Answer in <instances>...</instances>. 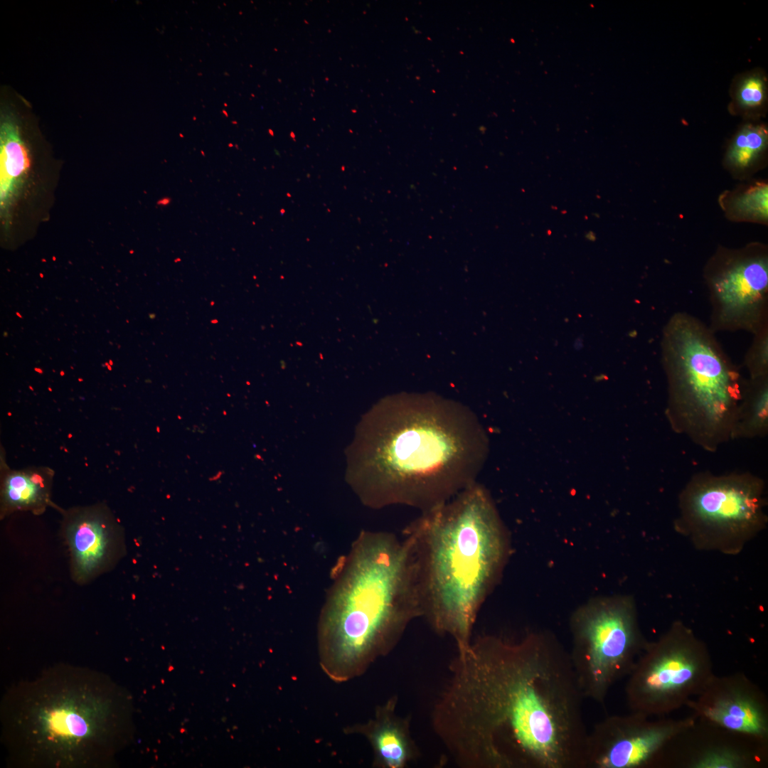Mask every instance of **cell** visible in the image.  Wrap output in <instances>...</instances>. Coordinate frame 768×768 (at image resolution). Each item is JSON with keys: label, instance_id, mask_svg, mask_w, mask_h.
Instances as JSON below:
<instances>
[{"label": "cell", "instance_id": "obj_14", "mask_svg": "<svg viewBox=\"0 0 768 768\" xmlns=\"http://www.w3.org/2000/svg\"><path fill=\"white\" fill-rule=\"evenodd\" d=\"M65 533L76 577L86 580L111 562L115 543L114 523L105 507L73 509L65 514Z\"/></svg>", "mask_w": 768, "mask_h": 768}, {"label": "cell", "instance_id": "obj_19", "mask_svg": "<svg viewBox=\"0 0 768 768\" xmlns=\"http://www.w3.org/2000/svg\"><path fill=\"white\" fill-rule=\"evenodd\" d=\"M768 432V375L744 381L733 439L764 437Z\"/></svg>", "mask_w": 768, "mask_h": 768}, {"label": "cell", "instance_id": "obj_10", "mask_svg": "<svg viewBox=\"0 0 768 768\" xmlns=\"http://www.w3.org/2000/svg\"><path fill=\"white\" fill-rule=\"evenodd\" d=\"M711 304L710 329L754 334L767 323L768 252L752 242L720 247L704 269Z\"/></svg>", "mask_w": 768, "mask_h": 768}, {"label": "cell", "instance_id": "obj_9", "mask_svg": "<svg viewBox=\"0 0 768 768\" xmlns=\"http://www.w3.org/2000/svg\"><path fill=\"white\" fill-rule=\"evenodd\" d=\"M714 676L708 646L681 621L646 644L629 674L626 703L632 712L664 717L697 695Z\"/></svg>", "mask_w": 768, "mask_h": 768}, {"label": "cell", "instance_id": "obj_16", "mask_svg": "<svg viewBox=\"0 0 768 768\" xmlns=\"http://www.w3.org/2000/svg\"><path fill=\"white\" fill-rule=\"evenodd\" d=\"M54 471L47 466L12 469L1 466V513H42L50 503Z\"/></svg>", "mask_w": 768, "mask_h": 768}, {"label": "cell", "instance_id": "obj_6", "mask_svg": "<svg viewBox=\"0 0 768 768\" xmlns=\"http://www.w3.org/2000/svg\"><path fill=\"white\" fill-rule=\"evenodd\" d=\"M672 429L708 452L733 439L744 381L714 331L697 318L674 314L661 338Z\"/></svg>", "mask_w": 768, "mask_h": 768}, {"label": "cell", "instance_id": "obj_17", "mask_svg": "<svg viewBox=\"0 0 768 768\" xmlns=\"http://www.w3.org/2000/svg\"><path fill=\"white\" fill-rule=\"evenodd\" d=\"M768 130L764 124L749 122L732 137L724 156L725 168L735 178L750 177L765 162Z\"/></svg>", "mask_w": 768, "mask_h": 768}, {"label": "cell", "instance_id": "obj_8", "mask_svg": "<svg viewBox=\"0 0 768 768\" xmlns=\"http://www.w3.org/2000/svg\"><path fill=\"white\" fill-rule=\"evenodd\" d=\"M569 653L584 698L604 704L611 688L631 673L648 641L629 597H613L578 609L570 622Z\"/></svg>", "mask_w": 768, "mask_h": 768}, {"label": "cell", "instance_id": "obj_7", "mask_svg": "<svg viewBox=\"0 0 768 768\" xmlns=\"http://www.w3.org/2000/svg\"><path fill=\"white\" fill-rule=\"evenodd\" d=\"M764 481L748 472L700 473L682 490L675 527L697 549L736 555L767 523Z\"/></svg>", "mask_w": 768, "mask_h": 768}, {"label": "cell", "instance_id": "obj_15", "mask_svg": "<svg viewBox=\"0 0 768 768\" xmlns=\"http://www.w3.org/2000/svg\"><path fill=\"white\" fill-rule=\"evenodd\" d=\"M397 697L378 706L373 718L364 723L344 727L346 735H360L367 739L373 752V766L404 768L416 756L409 721L395 714Z\"/></svg>", "mask_w": 768, "mask_h": 768}, {"label": "cell", "instance_id": "obj_18", "mask_svg": "<svg viewBox=\"0 0 768 768\" xmlns=\"http://www.w3.org/2000/svg\"><path fill=\"white\" fill-rule=\"evenodd\" d=\"M30 164L28 150L16 122L4 119L0 129L1 206H9Z\"/></svg>", "mask_w": 768, "mask_h": 768}, {"label": "cell", "instance_id": "obj_1", "mask_svg": "<svg viewBox=\"0 0 768 768\" xmlns=\"http://www.w3.org/2000/svg\"><path fill=\"white\" fill-rule=\"evenodd\" d=\"M433 711L455 761L476 768H585L584 697L551 634L485 635L458 650Z\"/></svg>", "mask_w": 768, "mask_h": 768}, {"label": "cell", "instance_id": "obj_2", "mask_svg": "<svg viewBox=\"0 0 768 768\" xmlns=\"http://www.w3.org/2000/svg\"><path fill=\"white\" fill-rule=\"evenodd\" d=\"M488 437L468 407L426 396L382 401L358 422L346 451V479L372 508L424 512L476 481Z\"/></svg>", "mask_w": 768, "mask_h": 768}, {"label": "cell", "instance_id": "obj_4", "mask_svg": "<svg viewBox=\"0 0 768 768\" xmlns=\"http://www.w3.org/2000/svg\"><path fill=\"white\" fill-rule=\"evenodd\" d=\"M422 617L415 568L403 536L364 531L336 572L318 624L319 665L335 683L363 674Z\"/></svg>", "mask_w": 768, "mask_h": 768}, {"label": "cell", "instance_id": "obj_21", "mask_svg": "<svg viewBox=\"0 0 768 768\" xmlns=\"http://www.w3.org/2000/svg\"><path fill=\"white\" fill-rule=\"evenodd\" d=\"M768 104V81L760 69L736 76L730 87L729 111L747 120L765 116Z\"/></svg>", "mask_w": 768, "mask_h": 768}, {"label": "cell", "instance_id": "obj_12", "mask_svg": "<svg viewBox=\"0 0 768 768\" xmlns=\"http://www.w3.org/2000/svg\"><path fill=\"white\" fill-rule=\"evenodd\" d=\"M698 720L768 743V701L742 673L714 676L686 705Z\"/></svg>", "mask_w": 768, "mask_h": 768}, {"label": "cell", "instance_id": "obj_3", "mask_svg": "<svg viewBox=\"0 0 768 768\" xmlns=\"http://www.w3.org/2000/svg\"><path fill=\"white\" fill-rule=\"evenodd\" d=\"M403 536L414 559L422 617L464 649L510 552L507 530L491 496L476 481L421 512Z\"/></svg>", "mask_w": 768, "mask_h": 768}, {"label": "cell", "instance_id": "obj_22", "mask_svg": "<svg viewBox=\"0 0 768 768\" xmlns=\"http://www.w3.org/2000/svg\"><path fill=\"white\" fill-rule=\"evenodd\" d=\"M754 339L745 358L750 378L768 375V324L753 334Z\"/></svg>", "mask_w": 768, "mask_h": 768}, {"label": "cell", "instance_id": "obj_5", "mask_svg": "<svg viewBox=\"0 0 768 768\" xmlns=\"http://www.w3.org/2000/svg\"><path fill=\"white\" fill-rule=\"evenodd\" d=\"M105 675L71 666L50 668L18 686L4 701L3 736L26 765L90 767L112 760L117 692Z\"/></svg>", "mask_w": 768, "mask_h": 768}, {"label": "cell", "instance_id": "obj_23", "mask_svg": "<svg viewBox=\"0 0 768 768\" xmlns=\"http://www.w3.org/2000/svg\"><path fill=\"white\" fill-rule=\"evenodd\" d=\"M4 336H7V333H6V332H5V333H4Z\"/></svg>", "mask_w": 768, "mask_h": 768}, {"label": "cell", "instance_id": "obj_13", "mask_svg": "<svg viewBox=\"0 0 768 768\" xmlns=\"http://www.w3.org/2000/svg\"><path fill=\"white\" fill-rule=\"evenodd\" d=\"M767 744L751 737L695 722L668 744L676 747L659 763L684 768H753L764 765ZM658 763V764H659Z\"/></svg>", "mask_w": 768, "mask_h": 768}, {"label": "cell", "instance_id": "obj_11", "mask_svg": "<svg viewBox=\"0 0 768 768\" xmlns=\"http://www.w3.org/2000/svg\"><path fill=\"white\" fill-rule=\"evenodd\" d=\"M638 712L612 715L588 732L585 768H646L657 764L668 744L696 721Z\"/></svg>", "mask_w": 768, "mask_h": 768}, {"label": "cell", "instance_id": "obj_20", "mask_svg": "<svg viewBox=\"0 0 768 768\" xmlns=\"http://www.w3.org/2000/svg\"><path fill=\"white\" fill-rule=\"evenodd\" d=\"M768 186L765 181H753L724 192L719 203L726 217L732 221L763 225L768 220Z\"/></svg>", "mask_w": 768, "mask_h": 768}]
</instances>
